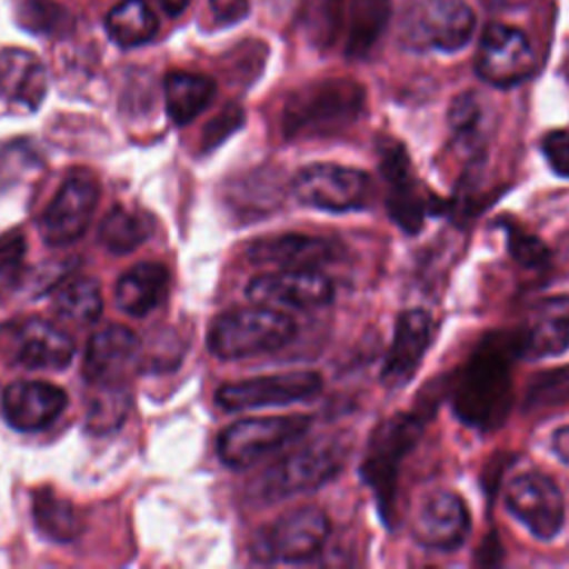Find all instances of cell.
Instances as JSON below:
<instances>
[{"mask_svg":"<svg viewBox=\"0 0 569 569\" xmlns=\"http://www.w3.org/2000/svg\"><path fill=\"white\" fill-rule=\"evenodd\" d=\"M67 391L47 380H16L2 393L4 420L18 431H40L67 409Z\"/></svg>","mask_w":569,"mask_h":569,"instance_id":"17","label":"cell"},{"mask_svg":"<svg viewBox=\"0 0 569 569\" xmlns=\"http://www.w3.org/2000/svg\"><path fill=\"white\" fill-rule=\"evenodd\" d=\"M300 24L316 47H331L342 24V0H302Z\"/></svg>","mask_w":569,"mask_h":569,"instance_id":"32","label":"cell"},{"mask_svg":"<svg viewBox=\"0 0 569 569\" xmlns=\"http://www.w3.org/2000/svg\"><path fill=\"white\" fill-rule=\"evenodd\" d=\"M247 296L267 307H296L311 309L325 307L333 298V282L311 267L273 269L251 278Z\"/></svg>","mask_w":569,"mask_h":569,"instance_id":"13","label":"cell"},{"mask_svg":"<svg viewBox=\"0 0 569 569\" xmlns=\"http://www.w3.org/2000/svg\"><path fill=\"white\" fill-rule=\"evenodd\" d=\"M47 96V71L27 49H0V98L27 109H38Z\"/></svg>","mask_w":569,"mask_h":569,"instance_id":"23","label":"cell"},{"mask_svg":"<svg viewBox=\"0 0 569 569\" xmlns=\"http://www.w3.org/2000/svg\"><path fill=\"white\" fill-rule=\"evenodd\" d=\"M140 353L138 336L124 325H109L91 336L84 349L82 376L91 385L122 382Z\"/></svg>","mask_w":569,"mask_h":569,"instance_id":"19","label":"cell"},{"mask_svg":"<svg viewBox=\"0 0 569 569\" xmlns=\"http://www.w3.org/2000/svg\"><path fill=\"white\" fill-rule=\"evenodd\" d=\"M158 2L167 11V16H173V18L180 16L189 4V0H158Z\"/></svg>","mask_w":569,"mask_h":569,"instance_id":"42","label":"cell"},{"mask_svg":"<svg viewBox=\"0 0 569 569\" xmlns=\"http://www.w3.org/2000/svg\"><path fill=\"white\" fill-rule=\"evenodd\" d=\"M420 433L422 420L413 413H396L378 425V429L371 433L360 471L365 482L373 489L378 507L385 516L393 511L400 462L411 451Z\"/></svg>","mask_w":569,"mask_h":569,"instance_id":"5","label":"cell"},{"mask_svg":"<svg viewBox=\"0 0 569 569\" xmlns=\"http://www.w3.org/2000/svg\"><path fill=\"white\" fill-rule=\"evenodd\" d=\"M100 200V184L89 171L71 173L40 216L42 240L51 247L76 242L89 227L96 204Z\"/></svg>","mask_w":569,"mask_h":569,"instance_id":"9","label":"cell"},{"mask_svg":"<svg viewBox=\"0 0 569 569\" xmlns=\"http://www.w3.org/2000/svg\"><path fill=\"white\" fill-rule=\"evenodd\" d=\"M449 122L453 131L462 138H467L480 122V104L473 93H460L449 109Z\"/></svg>","mask_w":569,"mask_h":569,"instance_id":"38","label":"cell"},{"mask_svg":"<svg viewBox=\"0 0 569 569\" xmlns=\"http://www.w3.org/2000/svg\"><path fill=\"white\" fill-rule=\"evenodd\" d=\"M551 445H553V451L556 456L569 465V425L567 427H560L553 431V438H551Z\"/></svg>","mask_w":569,"mask_h":569,"instance_id":"41","label":"cell"},{"mask_svg":"<svg viewBox=\"0 0 569 569\" xmlns=\"http://www.w3.org/2000/svg\"><path fill=\"white\" fill-rule=\"evenodd\" d=\"M569 400V369L542 371L531 380L525 398L527 409H547Z\"/></svg>","mask_w":569,"mask_h":569,"instance_id":"34","label":"cell"},{"mask_svg":"<svg viewBox=\"0 0 569 569\" xmlns=\"http://www.w3.org/2000/svg\"><path fill=\"white\" fill-rule=\"evenodd\" d=\"M505 505L531 536L551 540L565 522V500L558 485L545 473H520L505 491Z\"/></svg>","mask_w":569,"mask_h":569,"instance_id":"11","label":"cell"},{"mask_svg":"<svg viewBox=\"0 0 569 569\" xmlns=\"http://www.w3.org/2000/svg\"><path fill=\"white\" fill-rule=\"evenodd\" d=\"M322 389V378L316 371H282L269 376L244 378L218 387L216 402L224 411H240L269 405H289L307 400Z\"/></svg>","mask_w":569,"mask_h":569,"instance_id":"10","label":"cell"},{"mask_svg":"<svg viewBox=\"0 0 569 569\" xmlns=\"http://www.w3.org/2000/svg\"><path fill=\"white\" fill-rule=\"evenodd\" d=\"M151 233V220L133 209L116 204L100 222L98 238L111 253H129Z\"/></svg>","mask_w":569,"mask_h":569,"instance_id":"29","label":"cell"},{"mask_svg":"<svg viewBox=\"0 0 569 569\" xmlns=\"http://www.w3.org/2000/svg\"><path fill=\"white\" fill-rule=\"evenodd\" d=\"M98 391L87 405L84 425L93 433H107L120 427L131 407V396L122 382L96 385Z\"/></svg>","mask_w":569,"mask_h":569,"instance_id":"31","label":"cell"},{"mask_svg":"<svg viewBox=\"0 0 569 569\" xmlns=\"http://www.w3.org/2000/svg\"><path fill=\"white\" fill-rule=\"evenodd\" d=\"M391 13V0H351L347 56L362 58L371 51L380 33L385 31Z\"/></svg>","mask_w":569,"mask_h":569,"instance_id":"27","label":"cell"},{"mask_svg":"<svg viewBox=\"0 0 569 569\" xmlns=\"http://www.w3.org/2000/svg\"><path fill=\"white\" fill-rule=\"evenodd\" d=\"M329 536V518L320 507H298L258 531L253 556L262 562H305L320 553Z\"/></svg>","mask_w":569,"mask_h":569,"instance_id":"7","label":"cell"},{"mask_svg":"<svg viewBox=\"0 0 569 569\" xmlns=\"http://www.w3.org/2000/svg\"><path fill=\"white\" fill-rule=\"evenodd\" d=\"M345 462V445L333 438H320L305 445L280 462L269 467L258 485V496L264 500H282L307 493L329 482Z\"/></svg>","mask_w":569,"mask_h":569,"instance_id":"4","label":"cell"},{"mask_svg":"<svg viewBox=\"0 0 569 569\" xmlns=\"http://www.w3.org/2000/svg\"><path fill=\"white\" fill-rule=\"evenodd\" d=\"M380 171L387 182L389 216L407 233H418L425 222L427 200L416 182L407 151L396 140L380 144Z\"/></svg>","mask_w":569,"mask_h":569,"instance_id":"16","label":"cell"},{"mask_svg":"<svg viewBox=\"0 0 569 569\" xmlns=\"http://www.w3.org/2000/svg\"><path fill=\"white\" fill-rule=\"evenodd\" d=\"M500 224L507 231V247H509L511 256L520 264H525V267H540V264H545L549 260V249H547V244L540 238H536L533 233H527L522 227H518L513 222L502 220Z\"/></svg>","mask_w":569,"mask_h":569,"instance_id":"36","label":"cell"},{"mask_svg":"<svg viewBox=\"0 0 569 569\" xmlns=\"http://www.w3.org/2000/svg\"><path fill=\"white\" fill-rule=\"evenodd\" d=\"M536 60L527 36L507 24H489L482 31L476 71L493 87H513L533 73Z\"/></svg>","mask_w":569,"mask_h":569,"instance_id":"15","label":"cell"},{"mask_svg":"<svg viewBox=\"0 0 569 569\" xmlns=\"http://www.w3.org/2000/svg\"><path fill=\"white\" fill-rule=\"evenodd\" d=\"M291 189L302 204L340 213L369 204L371 178L353 167L316 162L293 176Z\"/></svg>","mask_w":569,"mask_h":569,"instance_id":"8","label":"cell"},{"mask_svg":"<svg viewBox=\"0 0 569 569\" xmlns=\"http://www.w3.org/2000/svg\"><path fill=\"white\" fill-rule=\"evenodd\" d=\"M296 322L276 307L253 305L220 313L209 329V351L220 360L251 358L291 342Z\"/></svg>","mask_w":569,"mask_h":569,"instance_id":"3","label":"cell"},{"mask_svg":"<svg viewBox=\"0 0 569 569\" xmlns=\"http://www.w3.org/2000/svg\"><path fill=\"white\" fill-rule=\"evenodd\" d=\"M431 340V318L425 309H407L398 316L393 340L382 365V382L391 389L411 380Z\"/></svg>","mask_w":569,"mask_h":569,"instance_id":"21","label":"cell"},{"mask_svg":"<svg viewBox=\"0 0 569 569\" xmlns=\"http://www.w3.org/2000/svg\"><path fill=\"white\" fill-rule=\"evenodd\" d=\"M53 309L60 318L69 322H96L102 313L100 284L93 278L84 276L64 282L53 298Z\"/></svg>","mask_w":569,"mask_h":569,"instance_id":"30","label":"cell"},{"mask_svg":"<svg viewBox=\"0 0 569 569\" xmlns=\"http://www.w3.org/2000/svg\"><path fill=\"white\" fill-rule=\"evenodd\" d=\"M33 522L51 540L67 542L80 533V518L73 505L51 487L33 491Z\"/></svg>","mask_w":569,"mask_h":569,"instance_id":"28","label":"cell"},{"mask_svg":"<svg viewBox=\"0 0 569 569\" xmlns=\"http://www.w3.org/2000/svg\"><path fill=\"white\" fill-rule=\"evenodd\" d=\"M362 102V87L353 80L331 78L311 82L287 98L282 133L289 140L336 133L358 118Z\"/></svg>","mask_w":569,"mask_h":569,"instance_id":"2","label":"cell"},{"mask_svg":"<svg viewBox=\"0 0 569 569\" xmlns=\"http://www.w3.org/2000/svg\"><path fill=\"white\" fill-rule=\"evenodd\" d=\"M216 96V82L204 73L171 71L164 78L167 113L176 124H189Z\"/></svg>","mask_w":569,"mask_h":569,"instance_id":"25","label":"cell"},{"mask_svg":"<svg viewBox=\"0 0 569 569\" xmlns=\"http://www.w3.org/2000/svg\"><path fill=\"white\" fill-rule=\"evenodd\" d=\"M540 149L549 162V167L562 176L569 178V133L567 131H549L545 133Z\"/></svg>","mask_w":569,"mask_h":569,"instance_id":"39","label":"cell"},{"mask_svg":"<svg viewBox=\"0 0 569 569\" xmlns=\"http://www.w3.org/2000/svg\"><path fill=\"white\" fill-rule=\"evenodd\" d=\"M209 4L220 24H233L249 13V0H209Z\"/></svg>","mask_w":569,"mask_h":569,"instance_id":"40","label":"cell"},{"mask_svg":"<svg viewBox=\"0 0 569 569\" xmlns=\"http://www.w3.org/2000/svg\"><path fill=\"white\" fill-rule=\"evenodd\" d=\"M24 236L20 231H9L0 236V296L13 289L24 269Z\"/></svg>","mask_w":569,"mask_h":569,"instance_id":"35","label":"cell"},{"mask_svg":"<svg viewBox=\"0 0 569 569\" xmlns=\"http://www.w3.org/2000/svg\"><path fill=\"white\" fill-rule=\"evenodd\" d=\"M22 22L27 29L47 36H60L71 29V16L56 0H24Z\"/></svg>","mask_w":569,"mask_h":569,"instance_id":"33","label":"cell"},{"mask_svg":"<svg viewBox=\"0 0 569 569\" xmlns=\"http://www.w3.org/2000/svg\"><path fill=\"white\" fill-rule=\"evenodd\" d=\"M309 427L311 418L305 413L242 418L218 436V456L227 467H251L287 442L302 438Z\"/></svg>","mask_w":569,"mask_h":569,"instance_id":"6","label":"cell"},{"mask_svg":"<svg viewBox=\"0 0 569 569\" xmlns=\"http://www.w3.org/2000/svg\"><path fill=\"white\" fill-rule=\"evenodd\" d=\"M516 340L487 338L462 367L453 391L456 416L476 429L498 427L511 407V358Z\"/></svg>","mask_w":569,"mask_h":569,"instance_id":"1","label":"cell"},{"mask_svg":"<svg viewBox=\"0 0 569 569\" xmlns=\"http://www.w3.org/2000/svg\"><path fill=\"white\" fill-rule=\"evenodd\" d=\"M107 33L120 47H140L158 33V18L144 0H122L107 16Z\"/></svg>","mask_w":569,"mask_h":569,"instance_id":"26","label":"cell"},{"mask_svg":"<svg viewBox=\"0 0 569 569\" xmlns=\"http://www.w3.org/2000/svg\"><path fill=\"white\" fill-rule=\"evenodd\" d=\"M469 533V511L453 491H433L418 507L413 520L416 540L436 551L458 549Z\"/></svg>","mask_w":569,"mask_h":569,"instance_id":"18","label":"cell"},{"mask_svg":"<svg viewBox=\"0 0 569 569\" xmlns=\"http://www.w3.org/2000/svg\"><path fill=\"white\" fill-rule=\"evenodd\" d=\"M244 122V111L238 104H229L227 109H222L204 129L202 133V147L204 151L218 147L220 142H224L238 127H242Z\"/></svg>","mask_w":569,"mask_h":569,"instance_id":"37","label":"cell"},{"mask_svg":"<svg viewBox=\"0 0 569 569\" xmlns=\"http://www.w3.org/2000/svg\"><path fill=\"white\" fill-rule=\"evenodd\" d=\"M473 24V11L462 0H418L405 31L413 44L456 51L469 42Z\"/></svg>","mask_w":569,"mask_h":569,"instance_id":"14","label":"cell"},{"mask_svg":"<svg viewBox=\"0 0 569 569\" xmlns=\"http://www.w3.org/2000/svg\"><path fill=\"white\" fill-rule=\"evenodd\" d=\"M2 345L9 360L27 369L58 371L69 367L76 345L69 333L42 318H29L2 329Z\"/></svg>","mask_w":569,"mask_h":569,"instance_id":"12","label":"cell"},{"mask_svg":"<svg viewBox=\"0 0 569 569\" xmlns=\"http://www.w3.org/2000/svg\"><path fill=\"white\" fill-rule=\"evenodd\" d=\"M569 349V296L538 300L516 336V351L525 358L558 356Z\"/></svg>","mask_w":569,"mask_h":569,"instance_id":"20","label":"cell"},{"mask_svg":"<svg viewBox=\"0 0 569 569\" xmlns=\"http://www.w3.org/2000/svg\"><path fill=\"white\" fill-rule=\"evenodd\" d=\"M167 287L169 271L164 264L138 262L120 276L116 284V302L124 313L142 318L160 305V300L167 296Z\"/></svg>","mask_w":569,"mask_h":569,"instance_id":"24","label":"cell"},{"mask_svg":"<svg viewBox=\"0 0 569 569\" xmlns=\"http://www.w3.org/2000/svg\"><path fill=\"white\" fill-rule=\"evenodd\" d=\"M336 253L327 238L305 233H282L253 240L247 249V258L256 264H271L276 269L311 267L320 269Z\"/></svg>","mask_w":569,"mask_h":569,"instance_id":"22","label":"cell"}]
</instances>
